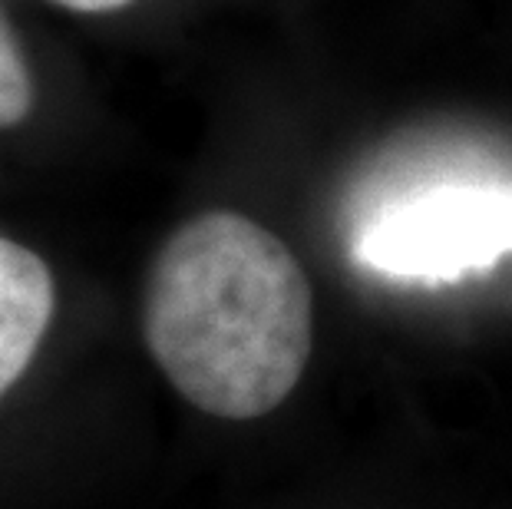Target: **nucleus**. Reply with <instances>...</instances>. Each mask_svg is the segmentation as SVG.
Masks as SVG:
<instances>
[{"label":"nucleus","instance_id":"f257e3e1","mask_svg":"<svg viewBox=\"0 0 512 509\" xmlns=\"http://www.w3.org/2000/svg\"><path fill=\"white\" fill-rule=\"evenodd\" d=\"M143 338L169 384L202 414L265 417L308 367L311 281L291 248L248 215H195L152 258Z\"/></svg>","mask_w":512,"mask_h":509},{"label":"nucleus","instance_id":"f03ea898","mask_svg":"<svg viewBox=\"0 0 512 509\" xmlns=\"http://www.w3.org/2000/svg\"><path fill=\"white\" fill-rule=\"evenodd\" d=\"M512 252V186L470 172H443L400 186L361 215L351 255L387 278L456 281Z\"/></svg>","mask_w":512,"mask_h":509},{"label":"nucleus","instance_id":"7ed1b4c3","mask_svg":"<svg viewBox=\"0 0 512 509\" xmlns=\"http://www.w3.org/2000/svg\"><path fill=\"white\" fill-rule=\"evenodd\" d=\"M53 275L30 248L0 238V397L34 361L53 318Z\"/></svg>","mask_w":512,"mask_h":509},{"label":"nucleus","instance_id":"20e7f679","mask_svg":"<svg viewBox=\"0 0 512 509\" xmlns=\"http://www.w3.org/2000/svg\"><path fill=\"white\" fill-rule=\"evenodd\" d=\"M30 103H34L30 70L14 34H10L7 17L0 14V129L17 126L30 113Z\"/></svg>","mask_w":512,"mask_h":509},{"label":"nucleus","instance_id":"39448f33","mask_svg":"<svg viewBox=\"0 0 512 509\" xmlns=\"http://www.w3.org/2000/svg\"><path fill=\"white\" fill-rule=\"evenodd\" d=\"M53 4H63L70 10H83V14H106V10L126 7L129 0H53Z\"/></svg>","mask_w":512,"mask_h":509}]
</instances>
